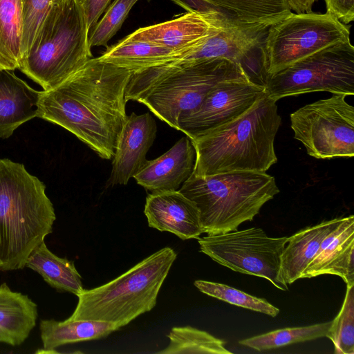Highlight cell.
I'll return each instance as SVG.
<instances>
[{
  "mask_svg": "<svg viewBox=\"0 0 354 354\" xmlns=\"http://www.w3.org/2000/svg\"><path fill=\"white\" fill-rule=\"evenodd\" d=\"M131 74L91 58L61 84L42 91L38 117L71 132L100 158L111 159L127 117L125 93Z\"/></svg>",
  "mask_w": 354,
  "mask_h": 354,
  "instance_id": "cell-1",
  "label": "cell"
},
{
  "mask_svg": "<svg viewBox=\"0 0 354 354\" xmlns=\"http://www.w3.org/2000/svg\"><path fill=\"white\" fill-rule=\"evenodd\" d=\"M281 118L266 94L243 115L190 139L196 151L192 174L266 172L277 162L274 141Z\"/></svg>",
  "mask_w": 354,
  "mask_h": 354,
  "instance_id": "cell-2",
  "label": "cell"
},
{
  "mask_svg": "<svg viewBox=\"0 0 354 354\" xmlns=\"http://www.w3.org/2000/svg\"><path fill=\"white\" fill-rule=\"evenodd\" d=\"M45 185L24 165L0 159V270L24 268L56 219Z\"/></svg>",
  "mask_w": 354,
  "mask_h": 354,
  "instance_id": "cell-3",
  "label": "cell"
},
{
  "mask_svg": "<svg viewBox=\"0 0 354 354\" xmlns=\"http://www.w3.org/2000/svg\"><path fill=\"white\" fill-rule=\"evenodd\" d=\"M179 191L197 206L204 233L237 230L252 221L279 192L275 178L266 172L232 171L191 176Z\"/></svg>",
  "mask_w": 354,
  "mask_h": 354,
  "instance_id": "cell-4",
  "label": "cell"
},
{
  "mask_svg": "<svg viewBox=\"0 0 354 354\" xmlns=\"http://www.w3.org/2000/svg\"><path fill=\"white\" fill-rule=\"evenodd\" d=\"M78 0L54 3L41 22L19 69L47 91L82 68L92 53Z\"/></svg>",
  "mask_w": 354,
  "mask_h": 354,
  "instance_id": "cell-5",
  "label": "cell"
},
{
  "mask_svg": "<svg viewBox=\"0 0 354 354\" xmlns=\"http://www.w3.org/2000/svg\"><path fill=\"white\" fill-rule=\"evenodd\" d=\"M176 258L169 247L145 258L113 280L78 296L70 320H93L119 329L156 304L159 290Z\"/></svg>",
  "mask_w": 354,
  "mask_h": 354,
  "instance_id": "cell-6",
  "label": "cell"
},
{
  "mask_svg": "<svg viewBox=\"0 0 354 354\" xmlns=\"http://www.w3.org/2000/svg\"><path fill=\"white\" fill-rule=\"evenodd\" d=\"M240 78L248 79L238 63L221 58L203 60L127 90L125 98L145 104L160 120L178 130L180 119L194 111L216 84Z\"/></svg>",
  "mask_w": 354,
  "mask_h": 354,
  "instance_id": "cell-7",
  "label": "cell"
},
{
  "mask_svg": "<svg viewBox=\"0 0 354 354\" xmlns=\"http://www.w3.org/2000/svg\"><path fill=\"white\" fill-rule=\"evenodd\" d=\"M350 40L348 26L330 13L295 14L270 26L260 46L268 76L336 43Z\"/></svg>",
  "mask_w": 354,
  "mask_h": 354,
  "instance_id": "cell-8",
  "label": "cell"
},
{
  "mask_svg": "<svg viewBox=\"0 0 354 354\" xmlns=\"http://www.w3.org/2000/svg\"><path fill=\"white\" fill-rule=\"evenodd\" d=\"M264 90L276 101L317 91L353 95L354 47L347 41L324 48L268 75Z\"/></svg>",
  "mask_w": 354,
  "mask_h": 354,
  "instance_id": "cell-9",
  "label": "cell"
},
{
  "mask_svg": "<svg viewBox=\"0 0 354 354\" xmlns=\"http://www.w3.org/2000/svg\"><path fill=\"white\" fill-rule=\"evenodd\" d=\"M344 94L306 104L290 114L295 139L317 159L354 156V107Z\"/></svg>",
  "mask_w": 354,
  "mask_h": 354,
  "instance_id": "cell-10",
  "label": "cell"
},
{
  "mask_svg": "<svg viewBox=\"0 0 354 354\" xmlns=\"http://www.w3.org/2000/svg\"><path fill=\"white\" fill-rule=\"evenodd\" d=\"M288 236L272 238L260 227L198 237L200 251L218 263L243 274L264 278L281 290L287 284L279 279L281 254Z\"/></svg>",
  "mask_w": 354,
  "mask_h": 354,
  "instance_id": "cell-11",
  "label": "cell"
},
{
  "mask_svg": "<svg viewBox=\"0 0 354 354\" xmlns=\"http://www.w3.org/2000/svg\"><path fill=\"white\" fill-rule=\"evenodd\" d=\"M266 33L227 26L169 62L147 71L149 75H158L197 62L221 58L241 64L249 80L264 88L266 80L252 63L251 54L260 48Z\"/></svg>",
  "mask_w": 354,
  "mask_h": 354,
  "instance_id": "cell-12",
  "label": "cell"
},
{
  "mask_svg": "<svg viewBox=\"0 0 354 354\" xmlns=\"http://www.w3.org/2000/svg\"><path fill=\"white\" fill-rule=\"evenodd\" d=\"M265 94L263 86L247 78L222 81L194 111L180 119L178 131L190 139L203 135L239 118Z\"/></svg>",
  "mask_w": 354,
  "mask_h": 354,
  "instance_id": "cell-13",
  "label": "cell"
},
{
  "mask_svg": "<svg viewBox=\"0 0 354 354\" xmlns=\"http://www.w3.org/2000/svg\"><path fill=\"white\" fill-rule=\"evenodd\" d=\"M227 26L230 25L214 11L194 10L169 21L140 28L122 39L154 43L169 48L179 55Z\"/></svg>",
  "mask_w": 354,
  "mask_h": 354,
  "instance_id": "cell-14",
  "label": "cell"
},
{
  "mask_svg": "<svg viewBox=\"0 0 354 354\" xmlns=\"http://www.w3.org/2000/svg\"><path fill=\"white\" fill-rule=\"evenodd\" d=\"M156 132V123L150 113L127 115L113 156L111 184L127 185L143 167Z\"/></svg>",
  "mask_w": 354,
  "mask_h": 354,
  "instance_id": "cell-15",
  "label": "cell"
},
{
  "mask_svg": "<svg viewBox=\"0 0 354 354\" xmlns=\"http://www.w3.org/2000/svg\"><path fill=\"white\" fill-rule=\"evenodd\" d=\"M144 212L149 227L183 240L198 239L204 233L197 206L179 190L149 194Z\"/></svg>",
  "mask_w": 354,
  "mask_h": 354,
  "instance_id": "cell-16",
  "label": "cell"
},
{
  "mask_svg": "<svg viewBox=\"0 0 354 354\" xmlns=\"http://www.w3.org/2000/svg\"><path fill=\"white\" fill-rule=\"evenodd\" d=\"M195 159V148L186 136L160 157L147 160L133 178L152 192L178 190L192 174Z\"/></svg>",
  "mask_w": 354,
  "mask_h": 354,
  "instance_id": "cell-17",
  "label": "cell"
},
{
  "mask_svg": "<svg viewBox=\"0 0 354 354\" xmlns=\"http://www.w3.org/2000/svg\"><path fill=\"white\" fill-rule=\"evenodd\" d=\"M322 274L337 275L346 284L354 283L353 215L343 217L340 223L324 239L301 278Z\"/></svg>",
  "mask_w": 354,
  "mask_h": 354,
  "instance_id": "cell-18",
  "label": "cell"
},
{
  "mask_svg": "<svg viewBox=\"0 0 354 354\" xmlns=\"http://www.w3.org/2000/svg\"><path fill=\"white\" fill-rule=\"evenodd\" d=\"M227 24L266 32L292 12L285 0H202Z\"/></svg>",
  "mask_w": 354,
  "mask_h": 354,
  "instance_id": "cell-19",
  "label": "cell"
},
{
  "mask_svg": "<svg viewBox=\"0 0 354 354\" xmlns=\"http://www.w3.org/2000/svg\"><path fill=\"white\" fill-rule=\"evenodd\" d=\"M42 91L30 87L12 70L0 68V138H8L26 122L38 117Z\"/></svg>",
  "mask_w": 354,
  "mask_h": 354,
  "instance_id": "cell-20",
  "label": "cell"
},
{
  "mask_svg": "<svg viewBox=\"0 0 354 354\" xmlns=\"http://www.w3.org/2000/svg\"><path fill=\"white\" fill-rule=\"evenodd\" d=\"M343 217L324 221L307 227L288 238L280 257L279 279L290 285L301 275L317 253L324 239L342 221Z\"/></svg>",
  "mask_w": 354,
  "mask_h": 354,
  "instance_id": "cell-21",
  "label": "cell"
},
{
  "mask_svg": "<svg viewBox=\"0 0 354 354\" xmlns=\"http://www.w3.org/2000/svg\"><path fill=\"white\" fill-rule=\"evenodd\" d=\"M37 306L27 295L0 286V342L21 344L36 325Z\"/></svg>",
  "mask_w": 354,
  "mask_h": 354,
  "instance_id": "cell-22",
  "label": "cell"
},
{
  "mask_svg": "<svg viewBox=\"0 0 354 354\" xmlns=\"http://www.w3.org/2000/svg\"><path fill=\"white\" fill-rule=\"evenodd\" d=\"M44 351L55 353L60 346L103 338L119 328L111 323L93 320L59 322L42 319L39 324Z\"/></svg>",
  "mask_w": 354,
  "mask_h": 354,
  "instance_id": "cell-23",
  "label": "cell"
},
{
  "mask_svg": "<svg viewBox=\"0 0 354 354\" xmlns=\"http://www.w3.org/2000/svg\"><path fill=\"white\" fill-rule=\"evenodd\" d=\"M177 56L171 49L154 43L121 39L107 47L98 58L134 73L163 64Z\"/></svg>",
  "mask_w": 354,
  "mask_h": 354,
  "instance_id": "cell-24",
  "label": "cell"
},
{
  "mask_svg": "<svg viewBox=\"0 0 354 354\" xmlns=\"http://www.w3.org/2000/svg\"><path fill=\"white\" fill-rule=\"evenodd\" d=\"M39 273L51 287L78 296L84 289L73 261L53 254L43 241L28 256L26 266Z\"/></svg>",
  "mask_w": 354,
  "mask_h": 354,
  "instance_id": "cell-25",
  "label": "cell"
},
{
  "mask_svg": "<svg viewBox=\"0 0 354 354\" xmlns=\"http://www.w3.org/2000/svg\"><path fill=\"white\" fill-rule=\"evenodd\" d=\"M22 1L0 0V68H19L22 59Z\"/></svg>",
  "mask_w": 354,
  "mask_h": 354,
  "instance_id": "cell-26",
  "label": "cell"
},
{
  "mask_svg": "<svg viewBox=\"0 0 354 354\" xmlns=\"http://www.w3.org/2000/svg\"><path fill=\"white\" fill-rule=\"evenodd\" d=\"M167 337L169 345L158 353L232 354L225 348L223 340L192 326L174 327Z\"/></svg>",
  "mask_w": 354,
  "mask_h": 354,
  "instance_id": "cell-27",
  "label": "cell"
},
{
  "mask_svg": "<svg viewBox=\"0 0 354 354\" xmlns=\"http://www.w3.org/2000/svg\"><path fill=\"white\" fill-rule=\"evenodd\" d=\"M330 322L306 326L290 327L241 339L239 343L257 351H263L299 342L326 337Z\"/></svg>",
  "mask_w": 354,
  "mask_h": 354,
  "instance_id": "cell-28",
  "label": "cell"
},
{
  "mask_svg": "<svg viewBox=\"0 0 354 354\" xmlns=\"http://www.w3.org/2000/svg\"><path fill=\"white\" fill-rule=\"evenodd\" d=\"M194 283L201 292L230 304L272 317L279 313V309L266 299L250 295L227 285L204 280H196Z\"/></svg>",
  "mask_w": 354,
  "mask_h": 354,
  "instance_id": "cell-29",
  "label": "cell"
},
{
  "mask_svg": "<svg viewBox=\"0 0 354 354\" xmlns=\"http://www.w3.org/2000/svg\"><path fill=\"white\" fill-rule=\"evenodd\" d=\"M336 354H354V283L346 284L341 309L331 321L327 335Z\"/></svg>",
  "mask_w": 354,
  "mask_h": 354,
  "instance_id": "cell-30",
  "label": "cell"
},
{
  "mask_svg": "<svg viewBox=\"0 0 354 354\" xmlns=\"http://www.w3.org/2000/svg\"><path fill=\"white\" fill-rule=\"evenodd\" d=\"M138 1L114 0L102 18L91 30L88 37L89 48L91 50L95 46L107 48L108 42L120 29L130 10Z\"/></svg>",
  "mask_w": 354,
  "mask_h": 354,
  "instance_id": "cell-31",
  "label": "cell"
},
{
  "mask_svg": "<svg viewBox=\"0 0 354 354\" xmlns=\"http://www.w3.org/2000/svg\"><path fill=\"white\" fill-rule=\"evenodd\" d=\"M61 0H21L22 57L28 50L39 25L50 7Z\"/></svg>",
  "mask_w": 354,
  "mask_h": 354,
  "instance_id": "cell-32",
  "label": "cell"
},
{
  "mask_svg": "<svg viewBox=\"0 0 354 354\" xmlns=\"http://www.w3.org/2000/svg\"><path fill=\"white\" fill-rule=\"evenodd\" d=\"M82 9L87 29L90 30L107 9L111 0H78Z\"/></svg>",
  "mask_w": 354,
  "mask_h": 354,
  "instance_id": "cell-33",
  "label": "cell"
},
{
  "mask_svg": "<svg viewBox=\"0 0 354 354\" xmlns=\"http://www.w3.org/2000/svg\"><path fill=\"white\" fill-rule=\"evenodd\" d=\"M327 11L339 21L348 24L354 20V0H324Z\"/></svg>",
  "mask_w": 354,
  "mask_h": 354,
  "instance_id": "cell-34",
  "label": "cell"
},
{
  "mask_svg": "<svg viewBox=\"0 0 354 354\" xmlns=\"http://www.w3.org/2000/svg\"><path fill=\"white\" fill-rule=\"evenodd\" d=\"M289 9L295 14L313 12V6L317 0H285Z\"/></svg>",
  "mask_w": 354,
  "mask_h": 354,
  "instance_id": "cell-35",
  "label": "cell"
},
{
  "mask_svg": "<svg viewBox=\"0 0 354 354\" xmlns=\"http://www.w3.org/2000/svg\"><path fill=\"white\" fill-rule=\"evenodd\" d=\"M184 8L187 12L209 11L207 4L202 0H170Z\"/></svg>",
  "mask_w": 354,
  "mask_h": 354,
  "instance_id": "cell-36",
  "label": "cell"
}]
</instances>
